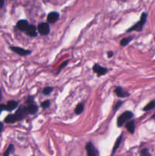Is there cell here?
I'll use <instances>...</instances> for the list:
<instances>
[{
	"mask_svg": "<svg viewBox=\"0 0 155 156\" xmlns=\"http://www.w3.org/2000/svg\"><path fill=\"white\" fill-rule=\"evenodd\" d=\"M133 116H134V114L131 111H125V112H123L120 117H118L117 126L119 127H121L124 123H126V121H128V120L132 119Z\"/></svg>",
	"mask_w": 155,
	"mask_h": 156,
	"instance_id": "obj_3",
	"label": "cell"
},
{
	"mask_svg": "<svg viewBox=\"0 0 155 156\" xmlns=\"http://www.w3.org/2000/svg\"><path fill=\"white\" fill-rule=\"evenodd\" d=\"M27 114H28V112H27V107L21 106L20 107H18L15 114H10L7 116L5 118V122L7 123H15L16 121L21 120L22 119L24 118L27 116Z\"/></svg>",
	"mask_w": 155,
	"mask_h": 156,
	"instance_id": "obj_1",
	"label": "cell"
},
{
	"mask_svg": "<svg viewBox=\"0 0 155 156\" xmlns=\"http://www.w3.org/2000/svg\"><path fill=\"white\" fill-rule=\"evenodd\" d=\"M113 56V52H112V51H109V52L107 53V56H108V58H111Z\"/></svg>",
	"mask_w": 155,
	"mask_h": 156,
	"instance_id": "obj_27",
	"label": "cell"
},
{
	"mask_svg": "<svg viewBox=\"0 0 155 156\" xmlns=\"http://www.w3.org/2000/svg\"><path fill=\"white\" fill-rule=\"evenodd\" d=\"M84 104L83 103H80L77 105V107H75V113L76 114L79 115L81 114L82 112H83V110H84Z\"/></svg>",
	"mask_w": 155,
	"mask_h": 156,
	"instance_id": "obj_16",
	"label": "cell"
},
{
	"mask_svg": "<svg viewBox=\"0 0 155 156\" xmlns=\"http://www.w3.org/2000/svg\"><path fill=\"white\" fill-rule=\"evenodd\" d=\"M37 27L33 25H29L28 27L27 28V30L25 31L26 34L27 35L30 36V37H36L37 35Z\"/></svg>",
	"mask_w": 155,
	"mask_h": 156,
	"instance_id": "obj_11",
	"label": "cell"
},
{
	"mask_svg": "<svg viewBox=\"0 0 155 156\" xmlns=\"http://www.w3.org/2000/svg\"><path fill=\"white\" fill-rule=\"evenodd\" d=\"M34 97H32V96H29L27 99V104H31V103H34Z\"/></svg>",
	"mask_w": 155,
	"mask_h": 156,
	"instance_id": "obj_25",
	"label": "cell"
},
{
	"mask_svg": "<svg viewBox=\"0 0 155 156\" xmlns=\"http://www.w3.org/2000/svg\"><path fill=\"white\" fill-rule=\"evenodd\" d=\"M154 107H155V101H151L150 103H148V104H147L146 106L144 107L143 110H145V111H148V110H152V109H154Z\"/></svg>",
	"mask_w": 155,
	"mask_h": 156,
	"instance_id": "obj_19",
	"label": "cell"
},
{
	"mask_svg": "<svg viewBox=\"0 0 155 156\" xmlns=\"http://www.w3.org/2000/svg\"><path fill=\"white\" fill-rule=\"evenodd\" d=\"M3 110H5V104H0V114H1Z\"/></svg>",
	"mask_w": 155,
	"mask_h": 156,
	"instance_id": "obj_26",
	"label": "cell"
},
{
	"mask_svg": "<svg viewBox=\"0 0 155 156\" xmlns=\"http://www.w3.org/2000/svg\"><path fill=\"white\" fill-rule=\"evenodd\" d=\"M52 91H53V88L52 87H46L44 88V89L43 90V93H44L45 95H48Z\"/></svg>",
	"mask_w": 155,
	"mask_h": 156,
	"instance_id": "obj_20",
	"label": "cell"
},
{
	"mask_svg": "<svg viewBox=\"0 0 155 156\" xmlns=\"http://www.w3.org/2000/svg\"><path fill=\"white\" fill-rule=\"evenodd\" d=\"M153 118H155V114H154V115L153 116Z\"/></svg>",
	"mask_w": 155,
	"mask_h": 156,
	"instance_id": "obj_31",
	"label": "cell"
},
{
	"mask_svg": "<svg viewBox=\"0 0 155 156\" xmlns=\"http://www.w3.org/2000/svg\"><path fill=\"white\" fill-rule=\"evenodd\" d=\"M122 104V101H118L116 104L114 105V107H113V110H115V111H116V110H118V109L120 108V107H121V105Z\"/></svg>",
	"mask_w": 155,
	"mask_h": 156,
	"instance_id": "obj_24",
	"label": "cell"
},
{
	"mask_svg": "<svg viewBox=\"0 0 155 156\" xmlns=\"http://www.w3.org/2000/svg\"><path fill=\"white\" fill-rule=\"evenodd\" d=\"M28 26H29V24H28L27 20H20V21H18L17 25H16L18 29L20 30L21 31H25Z\"/></svg>",
	"mask_w": 155,
	"mask_h": 156,
	"instance_id": "obj_9",
	"label": "cell"
},
{
	"mask_svg": "<svg viewBox=\"0 0 155 156\" xmlns=\"http://www.w3.org/2000/svg\"><path fill=\"white\" fill-rule=\"evenodd\" d=\"M85 148H86L87 154L88 156H97L99 155L98 151L97 150V148H95V146L91 142H89L87 143Z\"/></svg>",
	"mask_w": 155,
	"mask_h": 156,
	"instance_id": "obj_4",
	"label": "cell"
},
{
	"mask_svg": "<svg viewBox=\"0 0 155 156\" xmlns=\"http://www.w3.org/2000/svg\"><path fill=\"white\" fill-rule=\"evenodd\" d=\"M141 155L142 156H150L151 154L148 152V150L147 149V148H144V149L141 150Z\"/></svg>",
	"mask_w": 155,
	"mask_h": 156,
	"instance_id": "obj_23",
	"label": "cell"
},
{
	"mask_svg": "<svg viewBox=\"0 0 155 156\" xmlns=\"http://www.w3.org/2000/svg\"><path fill=\"white\" fill-rule=\"evenodd\" d=\"M147 18H148V14L145 12H143L141 14V16L140 20L137 22L135 25H134L133 26L130 27L129 29L127 31V32H131V31H141L142 30L144 25H145V22L147 21Z\"/></svg>",
	"mask_w": 155,
	"mask_h": 156,
	"instance_id": "obj_2",
	"label": "cell"
},
{
	"mask_svg": "<svg viewBox=\"0 0 155 156\" xmlns=\"http://www.w3.org/2000/svg\"><path fill=\"white\" fill-rule=\"evenodd\" d=\"M38 32L43 36L47 35L50 33V26H49L48 23H46V22H44V23H40L38 25L37 27Z\"/></svg>",
	"mask_w": 155,
	"mask_h": 156,
	"instance_id": "obj_5",
	"label": "cell"
},
{
	"mask_svg": "<svg viewBox=\"0 0 155 156\" xmlns=\"http://www.w3.org/2000/svg\"><path fill=\"white\" fill-rule=\"evenodd\" d=\"M68 63H69V60H66V61H65V62H63V63H62V64H61L60 66H59V69H58V72H57V74H58V73H60L61 70H62V69H63V68H64V67L66 66H67Z\"/></svg>",
	"mask_w": 155,
	"mask_h": 156,
	"instance_id": "obj_22",
	"label": "cell"
},
{
	"mask_svg": "<svg viewBox=\"0 0 155 156\" xmlns=\"http://www.w3.org/2000/svg\"><path fill=\"white\" fill-rule=\"evenodd\" d=\"M59 18V14L56 12H50L47 16V22L48 23H55Z\"/></svg>",
	"mask_w": 155,
	"mask_h": 156,
	"instance_id": "obj_8",
	"label": "cell"
},
{
	"mask_svg": "<svg viewBox=\"0 0 155 156\" xmlns=\"http://www.w3.org/2000/svg\"><path fill=\"white\" fill-rule=\"evenodd\" d=\"M126 129L130 133H134L135 129V120H130L127 122L126 124Z\"/></svg>",
	"mask_w": 155,
	"mask_h": 156,
	"instance_id": "obj_14",
	"label": "cell"
},
{
	"mask_svg": "<svg viewBox=\"0 0 155 156\" xmlns=\"http://www.w3.org/2000/svg\"><path fill=\"white\" fill-rule=\"evenodd\" d=\"M93 71H94V73H96L97 76L104 75L105 74H107V73H108V69H107V68L101 66L97 64V63L94 65V66H93Z\"/></svg>",
	"mask_w": 155,
	"mask_h": 156,
	"instance_id": "obj_6",
	"label": "cell"
},
{
	"mask_svg": "<svg viewBox=\"0 0 155 156\" xmlns=\"http://www.w3.org/2000/svg\"><path fill=\"white\" fill-rule=\"evenodd\" d=\"M38 106L36 104L34 103H31V104H28V106L27 107V110L28 114H35L38 111Z\"/></svg>",
	"mask_w": 155,
	"mask_h": 156,
	"instance_id": "obj_12",
	"label": "cell"
},
{
	"mask_svg": "<svg viewBox=\"0 0 155 156\" xmlns=\"http://www.w3.org/2000/svg\"><path fill=\"white\" fill-rule=\"evenodd\" d=\"M18 106V102H16L15 101H9L7 104H5V110L12 111V110L17 108Z\"/></svg>",
	"mask_w": 155,
	"mask_h": 156,
	"instance_id": "obj_13",
	"label": "cell"
},
{
	"mask_svg": "<svg viewBox=\"0 0 155 156\" xmlns=\"http://www.w3.org/2000/svg\"><path fill=\"white\" fill-rule=\"evenodd\" d=\"M114 92L120 98H126V97L129 96V93L126 92V91H124L123 88L121 87L116 88V89L114 90Z\"/></svg>",
	"mask_w": 155,
	"mask_h": 156,
	"instance_id": "obj_10",
	"label": "cell"
},
{
	"mask_svg": "<svg viewBox=\"0 0 155 156\" xmlns=\"http://www.w3.org/2000/svg\"><path fill=\"white\" fill-rule=\"evenodd\" d=\"M10 49L13 52L20 55V56H27L31 53V51L28 50H24L23 48L18 47H10Z\"/></svg>",
	"mask_w": 155,
	"mask_h": 156,
	"instance_id": "obj_7",
	"label": "cell"
},
{
	"mask_svg": "<svg viewBox=\"0 0 155 156\" xmlns=\"http://www.w3.org/2000/svg\"><path fill=\"white\" fill-rule=\"evenodd\" d=\"M14 152H15V146H13L12 144H11V145L9 146V147H8L7 150L5 151V152L4 153V156L9 155L14 153Z\"/></svg>",
	"mask_w": 155,
	"mask_h": 156,
	"instance_id": "obj_18",
	"label": "cell"
},
{
	"mask_svg": "<svg viewBox=\"0 0 155 156\" xmlns=\"http://www.w3.org/2000/svg\"><path fill=\"white\" fill-rule=\"evenodd\" d=\"M122 140V134H121V135L117 138L116 141L115 145H114V147H113V153H112V154H114V153L116 152V149L119 148V146H120V143H121Z\"/></svg>",
	"mask_w": 155,
	"mask_h": 156,
	"instance_id": "obj_15",
	"label": "cell"
},
{
	"mask_svg": "<svg viewBox=\"0 0 155 156\" xmlns=\"http://www.w3.org/2000/svg\"><path fill=\"white\" fill-rule=\"evenodd\" d=\"M2 92H1V89H0V101L2 100Z\"/></svg>",
	"mask_w": 155,
	"mask_h": 156,
	"instance_id": "obj_30",
	"label": "cell"
},
{
	"mask_svg": "<svg viewBox=\"0 0 155 156\" xmlns=\"http://www.w3.org/2000/svg\"><path fill=\"white\" fill-rule=\"evenodd\" d=\"M5 0H0V8H2V7L4 6Z\"/></svg>",
	"mask_w": 155,
	"mask_h": 156,
	"instance_id": "obj_29",
	"label": "cell"
},
{
	"mask_svg": "<svg viewBox=\"0 0 155 156\" xmlns=\"http://www.w3.org/2000/svg\"><path fill=\"white\" fill-rule=\"evenodd\" d=\"M3 129H4V125H3L2 122H0V133H2Z\"/></svg>",
	"mask_w": 155,
	"mask_h": 156,
	"instance_id": "obj_28",
	"label": "cell"
},
{
	"mask_svg": "<svg viewBox=\"0 0 155 156\" xmlns=\"http://www.w3.org/2000/svg\"><path fill=\"white\" fill-rule=\"evenodd\" d=\"M133 38L132 37H128V38H125L123 39L121 41H120V45L122 47H126L127 46L128 44H129L130 42L132 41Z\"/></svg>",
	"mask_w": 155,
	"mask_h": 156,
	"instance_id": "obj_17",
	"label": "cell"
},
{
	"mask_svg": "<svg viewBox=\"0 0 155 156\" xmlns=\"http://www.w3.org/2000/svg\"><path fill=\"white\" fill-rule=\"evenodd\" d=\"M50 106V101L49 100L44 101H43L42 103H41V107H42L44 109L48 108Z\"/></svg>",
	"mask_w": 155,
	"mask_h": 156,
	"instance_id": "obj_21",
	"label": "cell"
}]
</instances>
